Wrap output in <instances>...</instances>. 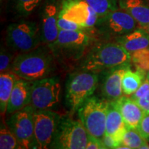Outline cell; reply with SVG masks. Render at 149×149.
Masks as SVG:
<instances>
[{"instance_id": "1", "label": "cell", "mask_w": 149, "mask_h": 149, "mask_svg": "<svg viewBox=\"0 0 149 149\" xmlns=\"http://www.w3.org/2000/svg\"><path fill=\"white\" fill-rule=\"evenodd\" d=\"M53 56L46 48H35L18 54L10 70L19 78L34 81L48 77L53 70Z\"/></svg>"}, {"instance_id": "2", "label": "cell", "mask_w": 149, "mask_h": 149, "mask_svg": "<svg viewBox=\"0 0 149 149\" xmlns=\"http://www.w3.org/2000/svg\"><path fill=\"white\" fill-rule=\"evenodd\" d=\"M131 55L118 43H107L95 48L86 58L83 68L93 72L108 71L129 66Z\"/></svg>"}, {"instance_id": "3", "label": "cell", "mask_w": 149, "mask_h": 149, "mask_svg": "<svg viewBox=\"0 0 149 149\" xmlns=\"http://www.w3.org/2000/svg\"><path fill=\"white\" fill-rule=\"evenodd\" d=\"M99 82L98 74L91 71L76 72L68 78L66 85V103L71 111L79 109L95 92Z\"/></svg>"}, {"instance_id": "4", "label": "cell", "mask_w": 149, "mask_h": 149, "mask_svg": "<svg viewBox=\"0 0 149 149\" xmlns=\"http://www.w3.org/2000/svg\"><path fill=\"white\" fill-rule=\"evenodd\" d=\"M109 104V102L104 98L91 96L77 110L88 133L101 141L106 133Z\"/></svg>"}, {"instance_id": "5", "label": "cell", "mask_w": 149, "mask_h": 149, "mask_svg": "<svg viewBox=\"0 0 149 149\" xmlns=\"http://www.w3.org/2000/svg\"><path fill=\"white\" fill-rule=\"evenodd\" d=\"M88 139V133L80 119L61 117L51 148L85 149Z\"/></svg>"}, {"instance_id": "6", "label": "cell", "mask_w": 149, "mask_h": 149, "mask_svg": "<svg viewBox=\"0 0 149 149\" xmlns=\"http://www.w3.org/2000/svg\"><path fill=\"white\" fill-rule=\"evenodd\" d=\"M6 42L10 48L19 53L32 51L42 42L40 29L34 22L13 23L7 28Z\"/></svg>"}, {"instance_id": "7", "label": "cell", "mask_w": 149, "mask_h": 149, "mask_svg": "<svg viewBox=\"0 0 149 149\" xmlns=\"http://www.w3.org/2000/svg\"><path fill=\"white\" fill-rule=\"evenodd\" d=\"M61 89L58 77H46L33 81L29 106L33 110L53 111L60 102Z\"/></svg>"}, {"instance_id": "8", "label": "cell", "mask_w": 149, "mask_h": 149, "mask_svg": "<svg viewBox=\"0 0 149 149\" xmlns=\"http://www.w3.org/2000/svg\"><path fill=\"white\" fill-rule=\"evenodd\" d=\"M33 109L29 105L10 114L7 125L15 136L20 148H37L35 136Z\"/></svg>"}, {"instance_id": "9", "label": "cell", "mask_w": 149, "mask_h": 149, "mask_svg": "<svg viewBox=\"0 0 149 149\" xmlns=\"http://www.w3.org/2000/svg\"><path fill=\"white\" fill-rule=\"evenodd\" d=\"M33 114L37 148H51L61 117L52 110H34Z\"/></svg>"}, {"instance_id": "10", "label": "cell", "mask_w": 149, "mask_h": 149, "mask_svg": "<svg viewBox=\"0 0 149 149\" xmlns=\"http://www.w3.org/2000/svg\"><path fill=\"white\" fill-rule=\"evenodd\" d=\"M137 24V22L125 10L116 8L100 17L96 26L102 32L120 37L135 30Z\"/></svg>"}, {"instance_id": "11", "label": "cell", "mask_w": 149, "mask_h": 149, "mask_svg": "<svg viewBox=\"0 0 149 149\" xmlns=\"http://www.w3.org/2000/svg\"><path fill=\"white\" fill-rule=\"evenodd\" d=\"M59 17L75 22L84 29L95 26L99 19L96 11L84 0H64Z\"/></svg>"}, {"instance_id": "12", "label": "cell", "mask_w": 149, "mask_h": 149, "mask_svg": "<svg viewBox=\"0 0 149 149\" xmlns=\"http://www.w3.org/2000/svg\"><path fill=\"white\" fill-rule=\"evenodd\" d=\"M59 13L57 0H46L41 11L40 33L41 41L49 46H53L58 37Z\"/></svg>"}, {"instance_id": "13", "label": "cell", "mask_w": 149, "mask_h": 149, "mask_svg": "<svg viewBox=\"0 0 149 149\" xmlns=\"http://www.w3.org/2000/svg\"><path fill=\"white\" fill-rule=\"evenodd\" d=\"M129 66L117 67L107 71L101 86L103 98L108 102H115L123 96L122 78Z\"/></svg>"}, {"instance_id": "14", "label": "cell", "mask_w": 149, "mask_h": 149, "mask_svg": "<svg viewBox=\"0 0 149 149\" xmlns=\"http://www.w3.org/2000/svg\"><path fill=\"white\" fill-rule=\"evenodd\" d=\"M90 40L84 31H59L57 41L51 46L67 53H80L88 46Z\"/></svg>"}, {"instance_id": "15", "label": "cell", "mask_w": 149, "mask_h": 149, "mask_svg": "<svg viewBox=\"0 0 149 149\" xmlns=\"http://www.w3.org/2000/svg\"><path fill=\"white\" fill-rule=\"evenodd\" d=\"M120 112L124 122L128 128H137L145 112L138 103L130 97H121L116 101L113 102Z\"/></svg>"}, {"instance_id": "16", "label": "cell", "mask_w": 149, "mask_h": 149, "mask_svg": "<svg viewBox=\"0 0 149 149\" xmlns=\"http://www.w3.org/2000/svg\"><path fill=\"white\" fill-rule=\"evenodd\" d=\"M33 81L19 78L9 99L6 113L12 114L29 105Z\"/></svg>"}, {"instance_id": "17", "label": "cell", "mask_w": 149, "mask_h": 149, "mask_svg": "<svg viewBox=\"0 0 149 149\" xmlns=\"http://www.w3.org/2000/svg\"><path fill=\"white\" fill-rule=\"evenodd\" d=\"M120 8L125 10L142 29L149 26V3L144 0H120Z\"/></svg>"}, {"instance_id": "18", "label": "cell", "mask_w": 149, "mask_h": 149, "mask_svg": "<svg viewBox=\"0 0 149 149\" xmlns=\"http://www.w3.org/2000/svg\"><path fill=\"white\" fill-rule=\"evenodd\" d=\"M117 41L128 53L132 54L149 47V33L142 28L135 29L128 34L118 37Z\"/></svg>"}, {"instance_id": "19", "label": "cell", "mask_w": 149, "mask_h": 149, "mask_svg": "<svg viewBox=\"0 0 149 149\" xmlns=\"http://www.w3.org/2000/svg\"><path fill=\"white\" fill-rule=\"evenodd\" d=\"M126 128L127 126L120 112L113 102H109L106 122V134L112 135L122 144L123 135Z\"/></svg>"}, {"instance_id": "20", "label": "cell", "mask_w": 149, "mask_h": 149, "mask_svg": "<svg viewBox=\"0 0 149 149\" xmlns=\"http://www.w3.org/2000/svg\"><path fill=\"white\" fill-rule=\"evenodd\" d=\"M16 74L9 70L1 72L0 75V111L1 114L4 116L7 111V107L11 93L15 84L19 79Z\"/></svg>"}, {"instance_id": "21", "label": "cell", "mask_w": 149, "mask_h": 149, "mask_svg": "<svg viewBox=\"0 0 149 149\" xmlns=\"http://www.w3.org/2000/svg\"><path fill=\"white\" fill-rule=\"evenodd\" d=\"M148 72L137 70L133 71L128 68L122 78V91L125 95H132L137 91L146 78Z\"/></svg>"}, {"instance_id": "22", "label": "cell", "mask_w": 149, "mask_h": 149, "mask_svg": "<svg viewBox=\"0 0 149 149\" xmlns=\"http://www.w3.org/2000/svg\"><path fill=\"white\" fill-rule=\"evenodd\" d=\"M148 141L139 133L137 128H126L123 135L122 145L131 148H139L143 144H146Z\"/></svg>"}, {"instance_id": "23", "label": "cell", "mask_w": 149, "mask_h": 149, "mask_svg": "<svg viewBox=\"0 0 149 149\" xmlns=\"http://www.w3.org/2000/svg\"><path fill=\"white\" fill-rule=\"evenodd\" d=\"M4 121L1 122L0 128V148L16 149L20 148L15 136L13 133Z\"/></svg>"}, {"instance_id": "24", "label": "cell", "mask_w": 149, "mask_h": 149, "mask_svg": "<svg viewBox=\"0 0 149 149\" xmlns=\"http://www.w3.org/2000/svg\"><path fill=\"white\" fill-rule=\"evenodd\" d=\"M98 14L102 17L110 11L117 8V0H84Z\"/></svg>"}, {"instance_id": "25", "label": "cell", "mask_w": 149, "mask_h": 149, "mask_svg": "<svg viewBox=\"0 0 149 149\" xmlns=\"http://www.w3.org/2000/svg\"><path fill=\"white\" fill-rule=\"evenodd\" d=\"M131 61L137 70L149 72V48H145L131 54Z\"/></svg>"}, {"instance_id": "26", "label": "cell", "mask_w": 149, "mask_h": 149, "mask_svg": "<svg viewBox=\"0 0 149 149\" xmlns=\"http://www.w3.org/2000/svg\"><path fill=\"white\" fill-rule=\"evenodd\" d=\"M42 0H15V9L20 15H31L42 2Z\"/></svg>"}, {"instance_id": "27", "label": "cell", "mask_w": 149, "mask_h": 149, "mask_svg": "<svg viewBox=\"0 0 149 149\" xmlns=\"http://www.w3.org/2000/svg\"><path fill=\"white\" fill-rule=\"evenodd\" d=\"M13 59L11 53H9L8 51H7L4 48L1 47V54H0V70H1V72H6L10 69Z\"/></svg>"}, {"instance_id": "28", "label": "cell", "mask_w": 149, "mask_h": 149, "mask_svg": "<svg viewBox=\"0 0 149 149\" xmlns=\"http://www.w3.org/2000/svg\"><path fill=\"white\" fill-rule=\"evenodd\" d=\"M57 26L59 31H84V29L75 22L58 17Z\"/></svg>"}, {"instance_id": "29", "label": "cell", "mask_w": 149, "mask_h": 149, "mask_svg": "<svg viewBox=\"0 0 149 149\" xmlns=\"http://www.w3.org/2000/svg\"><path fill=\"white\" fill-rule=\"evenodd\" d=\"M137 129L147 141L149 140V113H145Z\"/></svg>"}, {"instance_id": "30", "label": "cell", "mask_w": 149, "mask_h": 149, "mask_svg": "<svg viewBox=\"0 0 149 149\" xmlns=\"http://www.w3.org/2000/svg\"><path fill=\"white\" fill-rule=\"evenodd\" d=\"M148 90H149V72H148V73H147L146 77L144 80V81H143V83L141 84L140 86H139V88L137 90V91L132 95L131 97L136 101V100H138L139 98H140L141 97L144 95L145 93H146Z\"/></svg>"}, {"instance_id": "31", "label": "cell", "mask_w": 149, "mask_h": 149, "mask_svg": "<svg viewBox=\"0 0 149 149\" xmlns=\"http://www.w3.org/2000/svg\"><path fill=\"white\" fill-rule=\"evenodd\" d=\"M102 141L105 148H117L120 145H122L120 141H117L114 137L106 133Z\"/></svg>"}, {"instance_id": "32", "label": "cell", "mask_w": 149, "mask_h": 149, "mask_svg": "<svg viewBox=\"0 0 149 149\" xmlns=\"http://www.w3.org/2000/svg\"><path fill=\"white\" fill-rule=\"evenodd\" d=\"M105 149L103 144L100 140L95 138L93 136L88 134V142H87L86 149Z\"/></svg>"}, {"instance_id": "33", "label": "cell", "mask_w": 149, "mask_h": 149, "mask_svg": "<svg viewBox=\"0 0 149 149\" xmlns=\"http://www.w3.org/2000/svg\"><path fill=\"white\" fill-rule=\"evenodd\" d=\"M140 107L144 110L145 113H149V90L138 100H136Z\"/></svg>"}, {"instance_id": "34", "label": "cell", "mask_w": 149, "mask_h": 149, "mask_svg": "<svg viewBox=\"0 0 149 149\" xmlns=\"http://www.w3.org/2000/svg\"><path fill=\"white\" fill-rule=\"evenodd\" d=\"M145 30H146V31H148V32L149 33V26H148V27H147V28H146V29H145Z\"/></svg>"}]
</instances>
